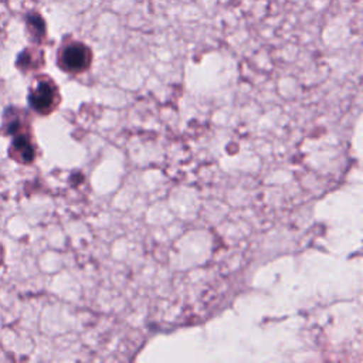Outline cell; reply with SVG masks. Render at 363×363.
<instances>
[{
	"label": "cell",
	"mask_w": 363,
	"mask_h": 363,
	"mask_svg": "<svg viewBox=\"0 0 363 363\" xmlns=\"http://www.w3.org/2000/svg\"><path fill=\"white\" fill-rule=\"evenodd\" d=\"M58 101L55 85L48 79H38L28 94V102L34 111L47 115L51 112Z\"/></svg>",
	"instance_id": "6da1fadb"
},
{
	"label": "cell",
	"mask_w": 363,
	"mask_h": 363,
	"mask_svg": "<svg viewBox=\"0 0 363 363\" xmlns=\"http://www.w3.org/2000/svg\"><path fill=\"white\" fill-rule=\"evenodd\" d=\"M89 64V51L82 44H71L61 54V67L71 72H78Z\"/></svg>",
	"instance_id": "7a4b0ae2"
},
{
	"label": "cell",
	"mask_w": 363,
	"mask_h": 363,
	"mask_svg": "<svg viewBox=\"0 0 363 363\" xmlns=\"http://www.w3.org/2000/svg\"><path fill=\"white\" fill-rule=\"evenodd\" d=\"M9 155L18 163H24V164L31 163L34 160L35 149H34V145H33L31 138L27 133V130L13 136V142L9 149Z\"/></svg>",
	"instance_id": "3957f363"
},
{
	"label": "cell",
	"mask_w": 363,
	"mask_h": 363,
	"mask_svg": "<svg viewBox=\"0 0 363 363\" xmlns=\"http://www.w3.org/2000/svg\"><path fill=\"white\" fill-rule=\"evenodd\" d=\"M3 257H4V252H3V247L0 245V264H1V261H3Z\"/></svg>",
	"instance_id": "277c9868"
}]
</instances>
